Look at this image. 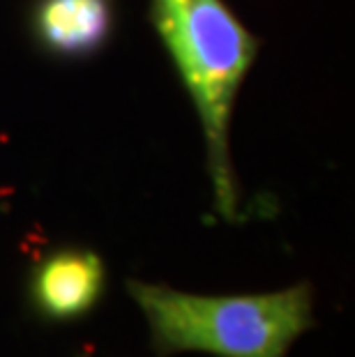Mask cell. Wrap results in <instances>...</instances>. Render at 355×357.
<instances>
[{
  "label": "cell",
  "instance_id": "1",
  "mask_svg": "<svg viewBox=\"0 0 355 357\" xmlns=\"http://www.w3.org/2000/svg\"><path fill=\"white\" fill-rule=\"evenodd\" d=\"M150 21L199 111L217 210L233 222L238 192L229 159V123L240 83L259 53V40L224 0H153Z\"/></svg>",
  "mask_w": 355,
  "mask_h": 357
},
{
  "label": "cell",
  "instance_id": "2",
  "mask_svg": "<svg viewBox=\"0 0 355 357\" xmlns=\"http://www.w3.org/2000/svg\"><path fill=\"white\" fill-rule=\"evenodd\" d=\"M160 357L199 351L217 357H286L291 344L314 325L312 286L266 295L206 298L169 286L130 281Z\"/></svg>",
  "mask_w": 355,
  "mask_h": 357
},
{
  "label": "cell",
  "instance_id": "3",
  "mask_svg": "<svg viewBox=\"0 0 355 357\" xmlns=\"http://www.w3.org/2000/svg\"><path fill=\"white\" fill-rule=\"evenodd\" d=\"M102 258L90 249H60L37 265L30 277V300L49 321L86 316L104 293Z\"/></svg>",
  "mask_w": 355,
  "mask_h": 357
},
{
  "label": "cell",
  "instance_id": "4",
  "mask_svg": "<svg viewBox=\"0 0 355 357\" xmlns=\"http://www.w3.org/2000/svg\"><path fill=\"white\" fill-rule=\"evenodd\" d=\"M113 24L111 0H37L33 30L58 56H88L107 42Z\"/></svg>",
  "mask_w": 355,
  "mask_h": 357
}]
</instances>
